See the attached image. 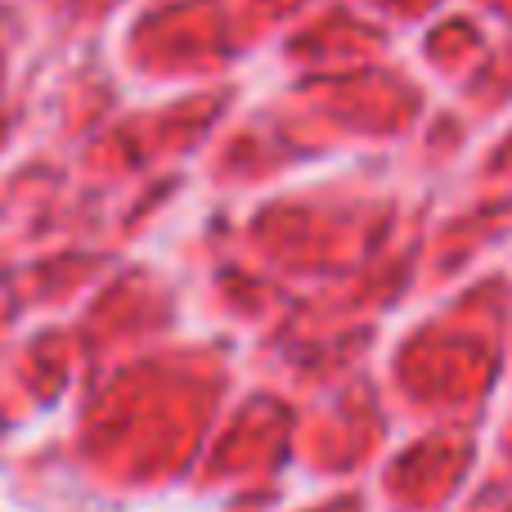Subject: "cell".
I'll return each instance as SVG.
<instances>
[]
</instances>
